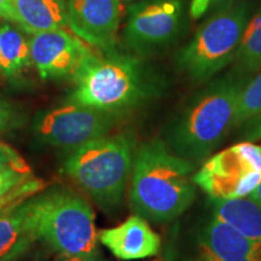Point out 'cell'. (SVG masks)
<instances>
[{
  "label": "cell",
  "mask_w": 261,
  "mask_h": 261,
  "mask_svg": "<svg viewBox=\"0 0 261 261\" xmlns=\"http://www.w3.org/2000/svg\"><path fill=\"white\" fill-rule=\"evenodd\" d=\"M195 168V163L175 155L161 139L143 143L133 160L130 210L152 223L177 219L196 197Z\"/></svg>",
  "instance_id": "cell-1"
},
{
  "label": "cell",
  "mask_w": 261,
  "mask_h": 261,
  "mask_svg": "<svg viewBox=\"0 0 261 261\" xmlns=\"http://www.w3.org/2000/svg\"><path fill=\"white\" fill-rule=\"evenodd\" d=\"M246 76L233 75L197 93L165 127L166 144L195 165L205 161L234 128L238 97Z\"/></svg>",
  "instance_id": "cell-2"
},
{
  "label": "cell",
  "mask_w": 261,
  "mask_h": 261,
  "mask_svg": "<svg viewBox=\"0 0 261 261\" xmlns=\"http://www.w3.org/2000/svg\"><path fill=\"white\" fill-rule=\"evenodd\" d=\"M99 51L91 52L74 75L70 99L122 117L152 96L154 79L136 56Z\"/></svg>",
  "instance_id": "cell-3"
},
{
  "label": "cell",
  "mask_w": 261,
  "mask_h": 261,
  "mask_svg": "<svg viewBox=\"0 0 261 261\" xmlns=\"http://www.w3.org/2000/svg\"><path fill=\"white\" fill-rule=\"evenodd\" d=\"M136 142L129 133L107 135L68 152L62 172L104 211L121 204L132 174Z\"/></svg>",
  "instance_id": "cell-4"
},
{
  "label": "cell",
  "mask_w": 261,
  "mask_h": 261,
  "mask_svg": "<svg viewBox=\"0 0 261 261\" xmlns=\"http://www.w3.org/2000/svg\"><path fill=\"white\" fill-rule=\"evenodd\" d=\"M29 215L38 241L60 255L98 253L92 207L70 189L54 187L31 196Z\"/></svg>",
  "instance_id": "cell-5"
},
{
  "label": "cell",
  "mask_w": 261,
  "mask_h": 261,
  "mask_svg": "<svg viewBox=\"0 0 261 261\" xmlns=\"http://www.w3.org/2000/svg\"><path fill=\"white\" fill-rule=\"evenodd\" d=\"M249 11V4L243 2L215 12L179 51L175 58L179 69L196 84L205 83L220 73L234 60Z\"/></svg>",
  "instance_id": "cell-6"
},
{
  "label": "cell",
  "mask_w": 261,
  "mask_h": 261,
  "mask_svg": "<svg viewBox=\"0 0 261 261\" xmlns=\"http://www.w3.org/2000/svg\"><path fill=\"white\" fill-rule=\"evenodd\" d=\"M194 181L214 200L248 197L261 181V146L243 140L210 156Z\"/></svg>",
  "instance_id": "cell-7"
},
{
  "label": "cell",
  "mask_w": 261,
  "mask_h": 261,
  "mask_svg": "<svg viewBox=\"0 0 261 261\" xmlns=\"http://www.w3.org/2000/svg\"><path fill=\"white\" fill-rule=\"evenodd\" d=\"M120 116L69 99L35 116L33 129L41 142L70 152L109 135Z\"/></svg>",
  "instance_id": "cell-8"
},
{
  "label": "cell",
  "mask_w": 261,
  "mask_h": 261,
  "mask_svg": "<svg viewBox=\"0 0 261 261\" xmlns=\"http://www.w3.org/2000/svg\"><path fill=\"white\" fill-rule=\"evenodd\" d=\"M182 0H142L128 8L126 47L144 57L171 45L180 32Z\"/></svg>",
  "instance_id": "cell-9"
},
{
  "label": "cell",
  "mask_w": 261,
  "mask_h": 261,
  "mask_svg": "<svg viewBox=\"0 0 261 261\" xmlns=\"http://www.w3.org/2000/svg\"><path fill=\"white\" fill-rule=\"evenodd\" d=\"M32 64L42 80L74 77L92 50L64 28L31 35Z\"/></svg>",
  "instance_id": "cell-10"
},
{
  "label": "cell",
  "mask_w": 261,
  "mask_h": 261,
  "mask_svg": "<svg viewBox=\"0 0 261 261\" xmlns=\"http://www.w3.org/2000/svg\"><path fill=\"white\" fill-rule=\"evenodd\" d=\"M68 27L98 50L114 48L121 18L120 0H67Z\"/></svg>",
  "instance_id": "cell-11"
},
{
  "label": "cell",
  "mask_w": 261,
  "mask_h": 261,
  "mask_svg": "<svg viewBox=\"0 0 261 261\" xmlns=\"http://www.w3.org/2000/svg\"><path fill=\"white\" fill-rule=\"evenodd\" d=\"M200 261H223L261 255V242L250 240L213 214L196 233Z\"/></svg>",
  "instance_id": "cell-12"
},
{
  "label": "cell",
  "mask_w": 261,
  "mask_h": 261,
  "mask_svg": "<svg viewBox=\"0 0 261 261\" xmlns=\"http://www.w3.org/2000/svg\"><path fill=\"white\" fill-rule=\"evenodd\" d=\"M98 241L121 260L155 256L161 248L159 234L150 227L148 220L137 214L116 227L100 230Z\"/></svg>",
  "instance_id": "cell-13"
},
{
  "label": "cell",
  "mask_w": 261,
  "mask_h": 261,
  "mask_svg": "<svg viewBox=\"0 0 261 261\" xmlns=\"http://www.w3.org/2000/svg\"><path fill=\"white\" fill-rule=\"evenodd\" d=\"M38 241L29 215V197L0 212V261H15Z\"/></svg>",
  "instance_id": "cell-14"
},
{
  "label": "cell",
  "mask_w": 261,
  "mask_h": 261,
  "mask_svg": "<svg viewBox=\"0 0 261 261\" xmlns=\"http://www.w3.org/2000/svg\"><path fill=\"white\" fill-rule=\"evenodd\" d=\"M18 28L29 35L68 25L65 0H12Z\"/></svg>",
  "instance_id": "cell-15"
},
{
  "label": "cell",
  "mask_w": 261,
  "mask_h": 261,
  "mask_svg": "<svg viewBox=\"0 0 261 261\" xmlns=\"http://www.w3.org/2000/svg\"><path fill=\"white\" fill-rule=\"evenodd\" d=\"M212 200L213 214L250 240L261 242V204L252 197Z\"/></svg>",
  "instance_id": "cell-16"
},
{
  "label": "cell",
  "mask_w": 261,
  "mask_h": 261,
  "mask_svg": "<svg viewBox=\"0 0 261 261\" xmlns=\"http://www.w3.org/2000/svg\"><path fill=\"white\" fill-rule=\"evenodd\" d=\"M45 189L24 159L0 163V204L23 201Z\"/></svg>",
  "instance_id": "cell-17"
},
{
  "label": "cell",
  "mask_w": 261,
  "mask_h": 261,
  "mask_svg": "<svg viewBox=\"0 0 261 261\" xmlns=\"http://www.w3.org/2000/svg\"><path fill=\"white\" fill-rule=\"evenodd\" d=\"M31 44L22 32L9 23H0V74L14 80L31 67Z\"/></svg>",
  "instance_id": "cell-18"
},
{
  "label": "cell",
  "mask_w": 261,
  "mask_h": 261,
  "mask_svg": "<svg viewBox=\"0 0 261 261\" xmlns=\"http://www.w3.org/2000/svg\"><path fill=\"white\" fill-rule=\"evenodd\" d=\"M233 61L234 73L242 76L261 70V9L248 21Z\"/></svg>",
  "instance_id": "cell-19"
},
{
  "label": "cell",
  "mask_w": 261,
  "mask_h": 261,
  "mask_svg": "<svg viewBox=\"0 0 261 261\" xmlns=\"http://www.w3.org/2000/svg\"><path fill=\"white\" fill-rule=\"evenodd\" d=\"M261 113V70L255 77L246 83L238 97L236 123L241 127Z\"/></svg>",
  "instance_id": "cell-20"
},
{
  "label": "cell",
  "mask_w": 261,
  "mask_h": 261,
  "mask_svg": "<svg viewBox=\"0 0 261 261\" xmlns=\"http://www.w3.org/2000/svg\"><path fill=\"white\" fill-rule=\"evenodd\" d=\"M24 125V117L21 112L0 94V135L17 130Z\"/></svg>",
  "instance_id": "cell-21"
},
{
  "label": "cell",
  "mask_w": 261,
  "mask_h": 261,
  "mask_svg": "<svg viewBox=\"0 0 261 261\" xmlns=\"http://www.w3.org/2000/svg\"><path fill=\"white\" fill-rule=\"evenodd\" d=\"M234 0H191L190 3V16L191 18L197 19L207 14L210 10L232 4Z\"/></svg>",
  "instance_id": "cell-22"
},
{
  "label": "cell",
  "mask_w": 261,
  "mask_h": 261,
  "mask_svg": "<svg viewBox=\"0 0 261 261\" xmlns=\"http://www.w3.org/2000/svg\"><path fill=\"white\" fill-rule=\"evenodd\" d=\"M241 128L243 129L242 139L246 142L255 143L257 140H261V113L257 114L252 120L243 123Z\"/></svg>",
  "instance_id": "cell-23"
},
{
  "label": "cell",
  "mask_w": 261,
  "mask_h": 261,
  "mask_svg": "<svg viewBox=\"0 0 261 261\" xmlns=\"http://www.w3.org/2000/svg\"><path fill=\"white\" fill-rule=\"evenodd\" d=\"M0 18L14 23L16 27L18 25V18L16 16L12 0H0Z\"/></svg>",
  "instance_id": "cell-24"
},
{
  "label": "cell",
  "mask_w": 261,
  "mask_h": 261,
  "mask_svg": "<svg viewBox=\"0 0 261 261\" xmlns=\"http://www.w3.org/2000/svg\"><path fill=\"white\" fill-rule=\"evenodd\" d=\"M23 159L17 150H15L12 146H10L6 143L0 140V163L17 161V160Z\"/></svg>",
  "instance_id": "cell-25"
},
{
  "label": "cell",
  "mask_w": 261,
  "mask_h": 261,
  "mask_svg": "<svg viewBox=\"0 0 261 261\" xmlns=\"http://www.w3.org/2000/svg\"><path fill=\"white\" fill-rule=\"evenodd\" d=\"M60 261H98V253L87 255H60Z\"/></svg>",
  "instance_id": "cell-26"
},
{
  "label": "cell",
  "mask_w": 261,
  "mask_h": 261,
  "mask_svg": "<svg viewBox=\"0 0 261 261\" xmlns=\"http://www.w3.org/2000/svg\"><path fill=\"white\" fill-rule=\"evenodd\" d=\"M249 197H252L254 201H256L257 203L261 204V181H260V184L256 187L255 190H254L252 194L249 195Z\"/></svg>",
  "instance_id": "cell-27"
},
{
  "label": "cell",
  "mask_w": 261,
  "mask_h": 261,
  "mask_svg": "<svg viewBox=\"0 0 261 261\" xmlns=\"http://www.w3.org/2000/svg\"><path fill=\"white\" fill-rule=\"evenodd\" d=\"M223 261H261V255L243 256V257H237V259H230V260H223Z\"/></svg>",
  "instance_id": "cell-28"
},
{
  "label": "cell",
  "mask_w": 261,
  "mask_h": 261,
  "mask_svg": "<svg viewBox=\"0 0 261 261\" xmlns=\"http://www.w3.org/2000/svg\"><path fill=\"white\" fill-rule=\"evenodd\" d=\"M15 203H17V202H15ZM15 203H3V204H0V212L6 210V208L10 207V205H12V204H15Z\"/></svg>",
  "instance_id": "cell-29"
},
{
  "label": "cell",
  "mask_w": 261,
  "mask_h": 261,
  "mask_svg": "<svg viewBox=\"0 0 261 261\" xmlns=\"http://www.w3.org/2000/svg\"><path fill=\"white\" fill-rule=\"evenodd\" d=\"M120 2H133V0H120Z\"/></svg>",
  "instance_id": "cell-30"
}]
</instances>
